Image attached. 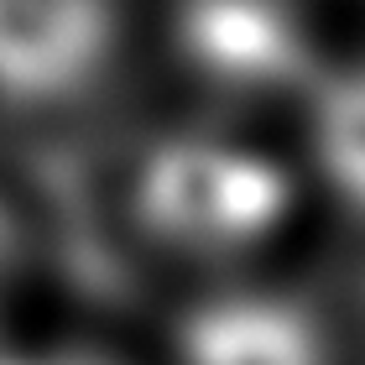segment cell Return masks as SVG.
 Returning a JSON list of instances; mask_svg holds the SVG:
<instances>
[{
	"instance_id": "1",
	"label": "cell",
	"mask_w": 365,
	"mask_h": 365,
	"mask_svg": "<svg viewBox=\"0 0 365 365\" xmlns=\"http://www.w3.org/2000/svg\"><path fill=\"white\" fill-rule=\"evenodd\" d=\"M125 188L152 251L198 272H251L287 240L308 178L240 120H188L146 141Z\"/></svg>"
},
{
	"instance_id": "2",
	"label": "cell",
	"mask_w": 365,
	"mask_h": 365,
	"mask_svg": "<svg viewBox=\"0 0 365 365\" xmlns=\"http://www.w3.org/2000/svg\"><path fill=\"white\" fill-rule=\"evenodd\" d=\"M157 37L168 68L230 120L267 105H303L329 68L313 0H162Z\"/></svg>"
},
{
	"instance_id": "3",
	"label": "cell",
	"mask_w": 365,
	"mask_h": 365,
	"mask_svg": "<svg viewBox=\"0 0 365 365\" xmlns=\"http://www.w3.org/2000/svg\"><path fill=\"white\" fill-rule=\"evenodd\" d=\"M130 42V0H0V94L58 110L94 94Z\"/></svg>"
},
{
	"instance_id": "4",
	"label": "cell",
	"mask_w": 365,
	"mask_h": 365,
	"mask_svg": "<svg viewBox=\"0 0 365 365\" xmlns=\"http://www.w3.org/2000/svg\"><path fill=\"white\" fill-rule=\"evenodd\" d=\"M297 168L308 188L365 225V47L334 53L297 105Z\"/></svg>"
},
{
	"instance_id": "5",
	"label": "cell",
	"mask_w": 365,
	"mask_h": 365,
	"mask_svg": "<svg viewBox=\"0 0 365 365\" xmlns=\"http://www.w3.org/2000/svg\"><path fill=\"white\" fill-rule=\"evenodd\" d=\"M6 277H11V225L0 214V292H6Z\"/></svg>"
},
{
	"instance_id": "6",
	"label": "cell",
	"mask_w": 365,
	"mask_h": 365,
	"mask_svg": "<svg viewBox=\"0 0 365 365\" xmlns=\"http://www.w3.org/2000/svg\"><path fill=\"white\" fill-rule=\"evenodd\" d=\"M47 365H99V360H47Z\"/></svg>"
}]
</instances>
